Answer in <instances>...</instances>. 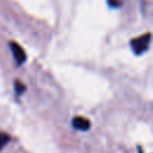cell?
Here are the masks:
<instances>
[{"mask_svg":"<svg viewBox=\"0 0 153 153\" xmlns=\"http://www.w3.org/2000/svg\"><path fill=\"white\" fill-rule=\"evenodd\" d=\"M149 43H151V33L147 32V33H145L140 37H136V38L131 39L130 45H131L133 51L136 55H141L145 51H147V49L149 47Z\"/></svg>","mask_w":153,"mask_h":153,"instance_id":"1","label":"cell"},{"mask_svg":"<svg viewBox=\"0 0 153 153\" xmlns=\"http://www.w3.org/2000/svg\"><path fill=\"white\" fill-rule=\"evenodd\" d=\"M10 48L17 65H22L26 61V54H25V50L22 48V45H19L17 42H10Z\"/></svg>","mask_w":153,"mask_h":153,"instance_id":"2","label":"cell"},{"mask_svg":"<svg viewBox=\"0 0 153 153\" xmlns=\"http://www.w3.org/2000/svg\"><path fill=\"white\" fill-rule=\"evenodd\" d=\"M73 127L75 129H79V130H88L90 127H91V123L87 118L82 117V116H76L73 118Z\"/></svg>","mask_w":153,"mask_h":153,"instance_id":"3","label":"cell"},{"mask_svg":"<svg viewBox=\"0 0 153 153\" xmlns=\"http://www.w3.org/2000/svg\"><path fill=\"white\" fill-rule=\"evenodd\" d=\"M10 140H11V137H10L8 134H6L4 131H0V151L10 142Z\"/></svg>","mask_w":153,"mask_h":153,"instance_id":"4","label":"cell"},{"mask_svg":"<svg viewBox=\"0 0 153 153\" xmlns=\"http://www.w3.org/2000/svg\"><path fill=\"white\" fill-rule=\"evenodd\" d=\"M14 88H16V93H17L18 96H20V94L26 90V86H25L22 81L16 80V81H14Z\"/></svg>","mask_w":153,"mask_h":153,"instance_id":"5","label":"cell"},{"mask_svg":"<svg viewBox=\"0 0 153 153\" xmlns=\"http://www.w3.org/2000/svg\"><path fill=\"white\" fill-rule=\"evenodd\" d=\"M108 2L111 7H118L121 5V1H118V0H108Z\"/></svg>","mask_w":153,"mask_h":153,"instance_id":"6","label":"cell"}]
</instances>
